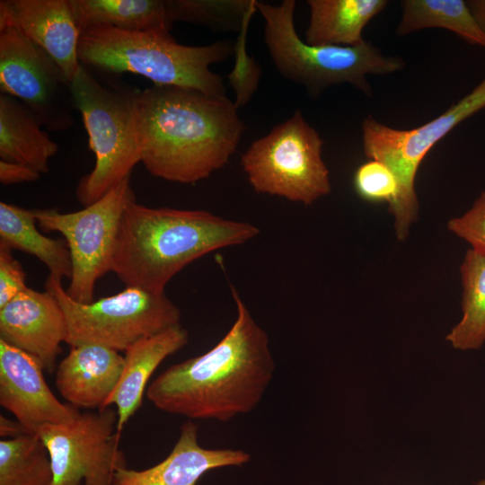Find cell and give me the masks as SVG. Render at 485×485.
I'll use <instances>...</instances> for the list:
<instances>
[{"mask_svg":"<svg viewBox=\"0 0 485 485\" xmlns=\"http://www.w3.org/2000/svg\"><path fill=\"white\" fill-rule=\"evenodd\" d=\"M141 163L154 177L195 183L223 168L245 131L234 101L177 86L137 91Z\"/></svg>","mask_w":485,"mask_h":485,"instance_id":"1","label":"cell"},{"mask_svg":"<svg viewBox=\"0 0 485 485\" xmlns=\"http://www.w3.org/2000/svg\"><path fill=\"white\" fill-rule=\"evenodd\" d=\"M237 316L207 352L174 364L146 388L159 410L191 419L227 421L254 410L271 382L275 363L266 331L234 287Z\"/></svg>","mask_w":485,"mask_h":485,"instance_id":"2","label":"cell"},{"mask_svg":"<svg viewBox=\"0 0 485 485\" xmlns=\"http://www.w3.org/2000/svg\"><path fill=\"white\" fill-rule=\"evenodd\" d=\"M260 234L250 223L208 211L150 207L132 201L124 211L110 271L127 287L164 293L194 260Z\"/></svg>","mask_w":485,"mask_h":485,"instance_id":"3","label":"cell"},{"mask_svg":"<svg viewBox=\"0 0 485 485\" xmlns=\"http://www.w3.org/2000/svg\"><path fill=\"white\" fill-rule=\"evenodd\" d=\"M234 43L205 46L178 43L170 31H129L98 26L81 32L78 57L85 67L110 73H132L154 85L177 86L213 96H226L223 77L210 66L234 55Z\"/></svg>","mask_w":485,"mask_h":485,"instance_id":"4","label":"cell"},{"mask_svg":"<svg viewBox=\"0 0 485 485\" xmlns=\"http://www.w3.org/2000/svg\"><path fill=\"white\" fill-rule=\"evenodd\" d=\"M295 0L273 5L256 1L264 19V42L278 72L286 79L315 94L337 84H349L366 94L371 93L367 75H386L404 67L399 57L385 56L365 41L358 46H313L295 30Z\"/></svg>","mask_w":485,"mask_h":485,"instance_id":"5","label":"cell"},{"mask_svg":"<svg viewBox=\"0 0 485 485\" xmlns=\"http://www.w3.org/2000/svg\"><path fill=\"white\" fill-rule=\"evenodd\" d=\"M70 86L88 134L89 148L95 156L93 169L81 178L75 191L77 199L86 207L129 178L141 162L135 117L137 91L104 84L82 65Z\"/></svg>","mask_w":485,"mask_h":485,"instance_id":"6","label":"cell"},{"mask_svg":"<svg viewBox=\"0 0 485 485\" xmlns=\"http://www.w3.org/2000/svg\"><path fill=\"white\" fill-rule=\"evenodd\" d=\"M45 290L57 300L70 347L94 344L126 351L138 340L180 325L181 312L164 293L127 287L91 303L72 299L62 279L49 274Z\"/></svg>","mask_w":485,"mask_h":485,"instance_id":"7","label":"cell"},{"mask_svg":"<svg viewBox=\"0 0 485 485\" xmlns=\"http://www.w3.org/2000/svg\"><path fill=\"white\" fill-rule=\"evenodd\" d=\"M323 140L300 110L254 140L241 157L252 189L311 205L331 191Z\"/></svg>","mask_w":485,"mask_h":485,"instance_id":"8","label":"cell"},{"mask_svg":"<svg viewBox=\"0 0 485 485\" xmlns=\"http://www.w3.org/2000/svg\"><path fill=\"white\" fill-rule=\"evenodd\" d=\"M484 108L485 78L441 115L415 128H392L371 117L363 120L365 154L387 165L398 181V196L389 205V212L393 216L395 234L400 241L406 239L418 218L415 179L422 160L454 128Z\"/></svg>","mask_w":485,"mask_h":485,"instance_id":"9","label":"cell"},{"mask_svg":"<svg viewBox=\"0 0 485 485\" xmlns=\"http://www.w3.org/2000/svg\"><path fill=\"white\" fill-rule=\"evenodd\" d=\"M134 200L135 194L127 178L81 210H32L43 231L58 232L66 241L72 261L66 293L75 301H93L98 279L111 269L124 211Z\"/></svg>","mask_w":485,"mask_h":485,"instance_id":"10","label":"cell"},{"mask_svg":"<svg viewBox=\"0 0 485 485\" xmlns=\"http://www.w3.org/2000/svg\"><path fill=\"white\" fill-rule=\"evenodd\" d=\"M117 422L110 406L79 413L69 423L40 426L36 435L49 454L52 485H112L116 472L127 467Z\"/></svg>","mask_w":485,"mask_h":485,"instance_id":"11","label":"cell"},{"mask_svg":"<svg viewBox=\"0 0 485 485\" xmlns=\"http://www.w3.org/2000/svg\"><path fill=\"white\" fill-rule=\"evenodd\" d=\"M0 89L50 130L67 129L74 122L70 82L43 48L6 22H0Z\"/></svg>","mask_w":485,"mask_h":485,"instance_id":"12","label":"cell"},{"mask_svg":"<svg viewBox=\"0 0 485 485\" xmlns=\"http://www.w3.org/2000/svg\"><path fill=\"white\" fill-rule=\"evenodd\" d=\"M43 370L35 357L0 340V404L30 434L44 424L69 423L80 413L54 395Z\"/></svg>","mask_w":485,"mask_h":485,"instance_id":"13","label":"cell"},{"mask_svg":"<svg viewBox=\"0 0 485 485\" xmlns=\"http://www.w3.org/2000/svg\"><path fill=\"white\" fill-rule=\"evenodd\" d=\"M66 339L63 311L47 290L28 287L0 307V340L32 356L49 373Z\"/></svg>","mask_w":485,"mask_h":485,"instance_id":"14","label":"cell"},{"mask_svg":"<svg viewBox=\"0 0 485 485\" xmlns=\"http://www.w3.org/2000/svg\"><path fill=\"white\" fill-rule=\"evenodd\" d=\"M0 22L43 48L71 82L81 64V31L68 0H1Z\"/></svg>","mask_w":485,"mask_h":485,"instance_id":"15","label":"cell"},{"mask_svg":"<svg viewBox=\"0 0 485 485\" xmlns=\"http://www.w3.org/2000/svg\"><path fill=\"white\" fill-rule=\"evenodd\" d=\"M242 450L207 449L198 441V426L187 421L169 455L161 463L141 471L119 469L112 485H197L207 472L226 466H241L250 460Z\"/></svg>","mask_w":485,"mask_h":485,"instance_id":"16","label":"cell"},{"mask_svg":"<svg viewBox=\"0 0 485 485\" xmlns=\"http://www.w3.org/2000/svg\"><path fill=\"white\" fill-rule=\"evenodd\" d=\"M124 366L119 351L94 344L71 347L56 372L61 396L75 408L104 409Z\"/></svg>","mask_w":485,"mask_h":485,"instance_id":"17","label":"cell"},{"mask_svg":"<svg viewBox=\"0 0 485 485\" xmlns=\"http://www.w3.org/2000/svg\"><path fill=\"white\" fill-rule=\"evenodd\" d=\"M188 341V331L180 324L144 338L125 351L120 378L104 404V409L116 406L119 433H121L128 419L141 406L147 382L155 369Z\"/></svg>","mask_w":485,"mask_h":485,"instance_id":"18","label":"cell"},{"mask_svg":"<svg viewBox=\"0 0 485 485\" xmlns=\"http://www.w3.org/2000/svg\"><path fill=\"white\" fill-rule=\"evenodd\" d=\"M35 115L18 99L0 95V157L19 163L39 173L49 170V160L58 146L41 128Z\"/></svg>","mask_w":485,"mask_h":485,"instance_id":"19","label":"cell"},{"mask_svg":"<svg viewBox=\"0 0 485 485\" xmlns=\"http://www.w3.org/2000/svg\"><path fill=\"white\" fill-rule=\"evenodd\" d=\"M304 41L313 46H358L366 24L388 4L386 0H308Z\"/></svg>","mask_w":485,"mask_h":485,"instance_id":"20","label":"cell"},{"mask_svg":"<svg viewBox=\"0 0 485 485\" xmlns=\"http://www.w3.org/2000/svg\"><path fill=\"white\" fill-rule=\"evenodd\" d=\"M81 32L106 26L129 31H170L167 0H68Z\"/></svg>","mask_w":485,"mask_h":485,"instance_id":"21","label":"cell"},{"mask_svg":"<svg viewBox=\"0 0 485 485\" xmlns=\"http://www.w3.org/2000/svg\"><path fill=\"white\" fill-rule=\"evenodd\" d=\"M32 210L0 202V243L38 258L49 274L71 278L72 261L66 242L42 234Z\"/></svg>","mask_w":485,"mask_h":485,"instance_id":"22","label":"cell"},{"mask_svg":"<svg viewBox=\"0 0 485 485\" xmlns=\"http://www.w3.org/2000/svg\"><path fill=\"white\" fill-rule=\"evenodd\" d=\"M399 36L428 28L448 30L463 40L485 47V33L463 0H403Z\"/></svg>","mask_w":485,"mask_h":485,"instance_id":"23","label":"cell"},{"mask_svg":"<svg viewBox=\"0 0 485 485\" xmlns=\"http://www.w3.org/2000/svg\"><path fill=\"white\" fill-rule=\"evenodd\" d=\"M460 274L463 315L445 340L455 349H479L485 343V253L469 249Z\"/></svg>","mask_w":485,"mask_h":485,"instance_id":"24","label":"cell"},{"mask_svg":"<svg viewBox=\"0 0 485 485\" xmlns=\"http://www.w3.org/2000/svg\"><path fill=\"white\" fill-rule=\"evenodd\" d=\"M48 452L36 434L0 441V485H52Z\"/></svg>","mask_w":485,"mask_h":485,"instance_id":"25","label":"cell"},{"mask_svg":"<svg viewBox=\"0 0 485 485\" xmlns=\"http://www.w3.org/2000/svg\"><path fill=\"white\" fill-rule=\"evenodd\" d=\"M172 23L186 22L215 31L240 32L257 11L256 0H167Z\"/></svg>","mask_w":485,"mask_h":485,"instance_id":"26","label":"cell"},{"mask_svg":"<svg viewBox=\"0 0 485 485\" xmlns=\"http://www.w3.org/2000/svg\"><path fill=\"white\" fill-rule=\"evenodd\" d=\"M354 188L357 195L368 202L393 203L399 192L398 181L392 170L377 160L361 164L354 174Z\"/></svg>","mask_w":485,"mask_h":485,"instance_id":"27","label":"cell"},{"mask_svg":"<svg viewBox=\"0 0 485 485\" xmlns=\"http://www.w3.org/2000/svg\"><path fill=\"white\" fill-rule=\"evenodd\" d=\"M245 26L239 33L234 43V55L235 63L232 72L228 75V82L235 93V105L239 109L245 105L257 90L261 70L258 63L247 54Z\"/></svg>","mask_w":485,"mask_h":485,"instance_id":"28","label":"cell"},{"mask_svg":"<svg viewBox=\"0 0 485 485\" xmlns=\"http://www.w3.org/2000/svg\"><path fill=\"white\" fill-rule=\"evenodd\" d=\"M447 229L466 241L472 249L485 253V190L469 210L448 221Z\"/></svg>","mask_w":485,"mask_h":485,"instance_id":"29","label":"cell"},{"mask_svg":"<svg viewBox=\"0 0 485 485\" xmlns=\"http://www.w3.org/2000/svg\"><path fill=\"white\" fill-rule=\"evenodd\" d=\"M26 274L12 250L0 243V307L27 289Z\"/></svg>","mask_w":485,"mask_h":485,"instance_id":"30","label":"cell"},{"mask_svg":"<svg viewBox=\"0 0 485 485\" xmlns=\"http://www.w3.org/2000/svg\"><path fill=\"white\" fill-rule=\"evenodd\" d=\"M40 177V173L27 165L0 161V181L4 185L34 181Z\"/></svg>","mask_w":485,"mask_h":485,"instance_id":"31","label":"cell"},{"mask_svg":"<svg viewBox=\"0 0 485 485\" xmlns=\"http://www.w3.org/2000/svg\"><path fill=\"white\" fill-rule=\"evenodd\" d=\"M0 434L1 437H14L23 434H30L25 428L16 421H12L4 416L0 417Z\"/></svg>","mask_w":485,"mask_h":485,"instance_id":"32","label":"cell"},{"mask_svg":"<svg viewBox=\"0 0 485 485\" xmlns=\"http://www.w3.org/2000/svg\"><path fill=\"white\" fill-rule=\"evenodd\" d=\"M466 4L479 27L485 33V0H469Z\"/></svg>","mask_w":485,"mask_h":485,"instance_id":"33","label":"cell"},{"mask_svg":"<svg viewBox=\"0 0 485 485\" xmlns=\"http://www.w3.org/2000/svg\"><path fill=\"white\" fill-rule=\"evenodd\" d=\"M476 485H485V478L482 479V480H480V481L476 483Z\"/></svg>","mask_w":485,"mask_h":485,"instance_id":"34","label":"cell"}]
</instances>
